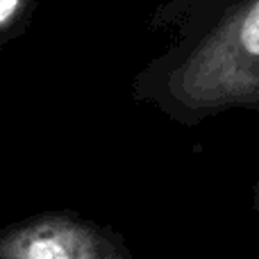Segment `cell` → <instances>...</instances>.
<instances>
[{
	"label": "cell",
	"instance_id": "cell-1",
	"mask_svg": "<svg viewBox=\"0 0 259 259\" xmlns=\"http://www.w3.org/2000/svg\"><path fill=\"white\" fill-rule=\"evenodd\" d=\"M168 44L132 80V98L184 127L259 114V0H166L150 14Z\"/></svg>",
	"mask_w": 259,
	"mask_h": 259
},
{
	"label": "cell",
	"instance_id": "cell-2",
	"mask_svg": "<svg viewBox=\"0 0 259 259\" xmlns=\"http://www.w3.org/2000/svg\"><path fill=\"white\" fill-rule=\"evenodd\" d=\"M0 259H134L112 228L71 211L41 214L0 234Z\"/></svg>",
	"mask_w": 259,
	"mask_h": 259
},
{
	"label": "cell",
	"instance_id": "cell-3",
	"mask_svg": "<svg viewBox=\"0 0 259 259\" xmlns=\"http://www.w3.org/2000/svg\"><path fill=\"white\" fill-rule=\"evenodd\" d=\"M39 0H0V48L23 34L34 18Z\"/></svg>",
	"mask_w": 259,
	"mask_h": 259
},
{
	"label": "cell",
	"instance_id": "cell-4",
	"mask_svg": "<svg viewBox=\"0 0 259 259\" xmlns=\"http://www.w3.org/2000/svg\"><path fill=\"white\" fill-rule=\"evenodd\" d=\"M252 209H255V214L259 216V182L255 184V189H252Z\"/></svg>",
	"mask_w": 259,
	"mask_h": 259
}]
</instances>
